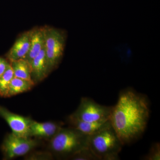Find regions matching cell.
Segmentation results:
<instances>
[{
	"mask_svg": "<svg viewBox=\"0 0 160 160\" xmlns=\"http://www.w3.org/2000/svg\"><path fill=\"white\" fill-rule=\"evenodd\" d=\"M149 114V101L146 95L131 88L120 92L117 103L112 107L110 121L123 146L143 135Z\"/></svg>",
	"mask_w": 160,
	"mask_h": 160,
	"instance_id": "1",
	"label": "cell"
},
{
	"mask_svg": "<svg viewBox=\"0 0 160 160\" xmlns=\"http://www.w3.org/2000/svg\"><path fill=\"white\" fill-rule=\"evenodd\" d=\"M89 136L73 128H63L50 139V149L61 158H70L83 149L89 147Z\"/></svg>",
	"mask_w": 160,
	"mask_h": 160,
	"instance_id": "2",
	"label": "cell"
},
{
	"mask_svg": "<svg viewBox=\"0 0 160 160\" xmlns=\"http://www.w3.org/2000/svg\"><path fill=\"white\" fill-rule=\"evenodd\" d=\"M123 146L112 126L89 136V148L99 160L119 159Z\"/></svg>",
	"mask_w": 160,
	"mask_h": 160,
	"instance_id": "3",
	"label": "cell"
},
{
	"mask_svg": "<svg viewBox=\"0 0 160 160\" xmlns=\"http://www.w3.org/2000/svg\"><path fill=\"white\" fill-rule=\"evenodd\" d=\"M45 55L49 73L55 69L62 58L66 46V33L49 26L43 27Z\"/></svg>",
	"mask_w": 160,
	"mask_h": 160,
	"instance_id": "4",
	"label": "cell"
},
{
	"mask_svg": "<svg viewBox=\"0 0 160 160\" xmlns=\"http://www.w3.org/2000/svg\"><path fill=\"white\" fill-rule=\"evenodd\" d=\"M112 106L100 105L88 98H82L78 107L70 115L86 122H97L110 119Z\"/></svg>",
	"mask_w": 160,
	"mask_h": 160,
	"instance_id": "5",
	"label": "cell"
},
{
	"mask_svg": "<svg viewBox=\"0 0 160 160\" xmlns=\"http://www.w3.org/2000/svg\"><path fill=\"white\" fill-rule=\"evenodd\" d=\"M38 144L37 140L31 137H20L12 132L5 137L2 149L5 158L10 159L27 154Z\"/></svg>",
	"mask_w": 160,
	"mask_h": 160,
	"instance_id": "6",
	"label": "cell"
},
{
	"mask_svg": "<svg viewBox=\"0 0 160 160\" xmlns=\"http://www.w3.org/2000/svg\"><path fill=\"white\" fill-rule=\"evenodd\" d=\"M0 116L8 123L13 134L20 137L30 138V126L32 120L30 118L13 113L2 106Z\"/></svg>",
	"mask_w": 160,
	"mask_h": 160,
	"instance_id": "7",
	"label": "cell"
},
{
	"mask_svg": "<svg viewBox=\"0 0 160 160\" xmlns=\"http://www.w3.org/2000/svg\"><path fill=\"white\" fill-rule=\"evenodd\" d=\"M67 121L69 127L89 136L112 126L110 119L101 122H86L78 119L70 115Z\"/></svg>",
	"mask_w": 160,
	"mask_h": 160,
	"instance_id": "8",
	"label": "cell"
},
{
	"mask_svg": "<svg viewBox=\"0 0 160 160\" xmlns=\"http://www.w3.org/2000/svg\"><path fill=\"white\" fill-rule=\"evenodd\" d=\"M31 39V30L25 32L18 37L13 46L6 54L9 62L23 59L29 52Z\"/></svg>",
	"mask_w": 160,
	"mask_h": 160,
	"instance_id": "9",
	"label": "cell"
},
{
	"mask_svg": "<svg viewBox=\"0 0 160 160\" xmlns=\"http://www.w3.org/2000/svg\"><path fill=\"white\" fill-rule=\"evenodd\" d=\"M62 128V125L59 123L38 122L32 120L30 126V136L51 139Z\"/></svg>",
	"mask_w": 160,
	"mask_h": 160,
	"instance_id": "10",
	"label": "cell"
},
{
	"mask_svg": "<svg viewBox=\"0 0 160 160\" xmlns=\"http://www.w3.org/2000/svg\"><path fill=\"white\" fill-rule=\"evenodd\" d=\"M30 65L31 78L35 84L42 82L48 76L49 73L44 48L32 61Z\"/></svg>",
	"mask_w": 160,
	"mask_h": 160,
	"instance_id": "11",
	"label": "cell"
},
{
	"mask_svg": "<svg viewBox=\"0 0 160 160\" xmlns=\"http://www.w3.org/2000/svg\"><path fill=\"white\" fill-rule=\"evenodd\" d=\"M44 46L45 40L43 27L32 29L29 52L23 59L30 64L32 61L42 50Z\"/></svg>",
	"mask_w": 160,
	"mask_h": 160,
	"instance_id": "12",
	"label": "cell"
},
{
	"mask_svg": "<svg viewBox=\"0 0 160 160\" xmlns=\"http://www.w3.org/2000/svg\"><path fill=\"white\" fill-rule=\"evenodd\" d=\"M34 85L32 81L14 76L9 84L7 98L29 91Z\"/></svg>",
	"mask_w": 160,
	"mask_h": 160,
	"instance_id": "13",
	"label": "cell"
},
{
	"mask_svg": "<svg viewBox=\"0 0 160 160\" xmlns=\"http://www.w3.org/2000/svg\"><path fill=\"white\" fill-rule=\"evenodd\" d=\"M9 63L13 70L14 77L32 81L31 77L30 65L27 61L24 59H20Z\"/></svg>",
	"mask_w": 160,
	"mask_h": 160,
	"instance_id": "14",
	"label": "cell"
},
{
	"mask_svg": "<svg viewBox=\"0 0 160 160\" xmlns=\"http://www.w3.org/2000/svg\"><path fill=\"white\" fill-rule=\"evenodd\" d=\"M13 77V70L10 64L5 72L0 76V96L7 98L9 84Z\"/></svg>",
	"mask_w": 160,
	"mask_h": 160,
	"instance_id": "15",
	"label": "cell"
},
{
	"mask_svg": "<svg viewBox=\"0 0 160 160\" xmlns=\"http://www.w3.org/2000/svg\"><path fill=\"white\" fill-rule=\"evenodd\" d=\"M77 160H99L98 158L89 149L86 148L78 152L70 159Z\"/></svg>",
	"mask_w": 160,
	"mask_h": 160,
	"instance_id": "16",
	"label": "cell"
},
{
	"mask_svg": "<svg viewBox=\"0 0 160 160\" xmlns=\"http://www.w3.org/2000/svg\"><path fill=\"white\" fill-rule=\"evenodd\" d=\"M144 160H160V144L159 142L155 143L152 145L148 154L143 158Z\"/></svg>",
	"mask_w": 160,
	"mask_h": 160,
	"instance_id": "17",
	"label": "cell"
},
{
	"mask_svg": "<svg viewBox=\"0 0 160 160\" xmlns=\"http://www.w3.org/2000/svg\"><path fill=\"white\" fill-rule=\"evenodd\" d=\"M9 64L10 63L6 59L0 57V76L5 72Z\"/></svg>",
	"mask_w": 160,
	"mask_h": 160,
	"instance_id": "18",
	"label": "cell"
}]
</instances>
